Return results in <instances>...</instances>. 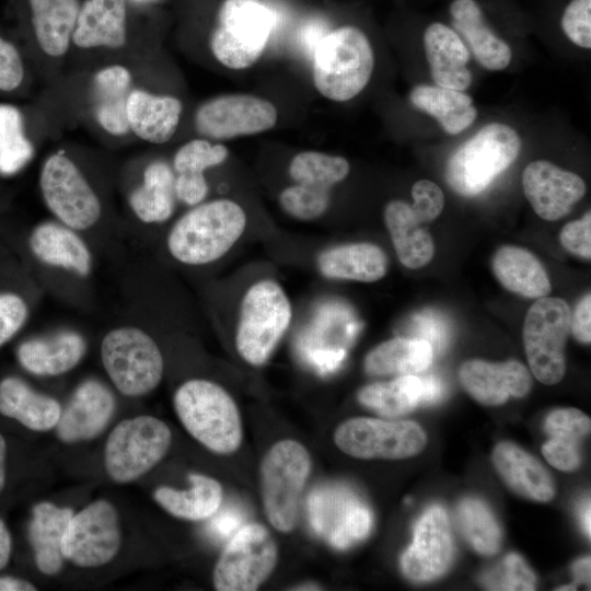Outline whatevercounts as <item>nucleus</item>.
Segmentation results:
<instances>
[{
  "label": "nucleus",
  "mask_w": 591,
  "mask_h": 591,
  "mask_svg": "<svg viewBox=\"0 0 591 591\" xmlns=\"http://www.w3.org/2000/svg\"><path fill=\"white\" fill-rule=\"evenodd\" d=\"M30 247L45 265L61 268L80 277L92 269V255L78 231L60 223L47 221L31 233Z\"/></svg>",
  "instance_id": "a878e982"
},
{
  "label": "nucleus",
  "mask_w": 591,
  "mask_h": 591,
  "mask_svg": "<svg viewBox=\"0 0 591 591\" xmlns=\"http://www.w3.org/2000/svg\"><path fill=\"white\" fill-rule=\"evenodd\" d=\"M188 489L161 486L153 493L154 500L170 514L185 520L199 521L212 517L222 502L220 483L202 474L188 476Z\"/></svg>",
  "instance_id": "e433bc0d"
},
{
  "label": "nucleus",
  "mask_w": 591,
  "mask_h": 591,
  "mask_svg": "<svg viewBox=\"0 0 591 591\" xmlns=\"http://www.w3.org/2000/svg\"><path fill=\"white\" fill-rule=\"evenodd\" d=\"M424 46L437 85L457 91L471 85L472 74L466 67L470 51L455 31L442 23H432L425 31Z\"/></svg>",
  "instance_id": "bb28decb"
},
{
  "label": "nucleus",
  "mask_w": 591,
  "mask_h": 591,
  "mask_svg": "<svg viewBox=\"0 0 591 591\" xmlns=\"http://www.w3.org/2000/svg\"><path fill=\"white\" fill-rule=\"evenodd\" d=\"M302 588H298L297 590H320L321 588L313 583H305L301 586Z\"/></svg>",
  "instance_id": "0e129e2a"
},
{
  "label": "nucleus",
  "mask_w": 591,
  "mask_h": 591,
  "mask_svg": "<svg viewBox=\"0 0 591 591\" xmlns=\"http://www.w3.org/2000/svg\"><path fill=\"white\" fill-rule=\"evenodd\" d=\"M374 54L366 34L346 25L326 32L312 49V79L316 91L335 102L357 96L368 84Z\"/></svg>",
  "instance_id": "f03ea898"
},
{
  "label": "nucleus",
  "mask_w": 591,
  "mask_h": 591,
  "mask_svg": "<svg viewBox=\"0 0 591 591\" xmlns=\"http://www.w3.org/2000/svg\"><path fill=\"white\" fill-rule=\"evenodd\" d=\"M242 512L234 507L221 511L211 522V531L219 538L231 537L242 525Z\"/></svg>",
  "instance_id": "4d7b16f0"
},
{
  "label": "nucleus",
  "mask_w": 591,
  "mask_h": 591,
  "mask_svg": "<svg viewBox=\"0 0 591 591\" xmlns=\"http://www.w3.org/2000/svg\"><path fill=\"white\" fill-rule=\"evenodd\" d=\"M278 119L276 106L252 94H222L201 103L194 114L196 132L211 141L231 140L271 129Z\"/></svg>",
  "instance_id": "4468645a"
},
{
  "label": "nucleus",
  "mask_w": 591,
  "mask_h": 591,
  "mask_svg": "<svg viewBox=\"0 0 591 591\" xmlns=\"http://www.w3.org/2000/svg\"><path fill=\"white\" fill-rule=\"evenodd\" d=\"M120 542L117 511L100 499L72 514L62 540V555L79 567H100L116 556Z\"/></svg>",
  "instance_id": "f3484780"
},
{
  "label": "nucleus",
  "mask_w": 591,
  "mask_h": 591,
  "mask_svg": "<svg viewBox=\"0 0 591 591\" xmlns=\"http://www.w3.org/2000/svg\"><path fill=\"white\" fill-rule=\"evenodd\" d=\"M384 222L399 262L407 268L427 265L434 254V243L412 206L392 200L384 208Z\"/></svg>",
  "instance_id": "72a5a7b5"
},
{
  "label": "nucleus",
  "mask_w": 591,
  "mask_h": 591,
  "mask_svg": "<svg viewBox=\"0 0 591 591\" xmlns=\"http://www.w3.org/2000/svg\"><path fill=\"white\" fill-rule=\"evenodd\" d=\"M22 112L14 105L0 104V173L14 174L33 158Z\"/></svg>",
  "instance_id": "ea45409f"
},
{
  "label": "nucleus",
  "mask_w": 591,
  "mask_h": 591,
  "mask_svg": "<svg viewBox=\"0 0 591 591\" xmlns=\"http://www.w3.org/2000/svg\"><path fill=\"white\" fill-rule=\"evenodd\" d=\"M570 321L569 304L554 297L540 298L525 315V355L532 373L544 384H556L565 375V347L570 333Z\"/></svg>",
  "instance_id": "9b49d317"
},
{
  "label": "nucleus",
  "mask_w": 591,
  "mask_h": 591,
  "mask_svg": "<svg viewBox=\"0 0 591 591\" xmlns=\"http://www.w3.org/2000/svg\"><path fill=\"white\" fill-rule=\"evenodd\" d=\"M334 441L344 453L357 459L399 460L419 453L427 436L410 420L356 417L337 427Z\"/></svg>",
  "instance_id": "ddd939ff"
},
{
  "label": "nucleus",
  "mask_w": 591,
  "mask_h": 591,
  "mask_svg": "<svg viewBox=\"0 0 591 591\" xmlns=\"http://www.w3.org/2000/svg\"><path fill=\"white\" fill-rule=\"evenodd\" d=\"M453 555L449 517L441 506H432L415 524L413 542L401 557V568L412 581H430L448 570Z\"/></svg>",
  "instance_id": "a211bd4d"
},
{
  "label": "nucleus",
  "mask_w": 591,
  "mask_h": 591,
  "mask_svg": "<svg viewBox=\"0 0 591 591\" xmlns=\"http://www.w3.org/2000/svg\"><path fill=\"white\" fill-rule=\"evenodd\" d=\"M278 548L270 532L259 523L242 525L224 546L213 569L218 591H254L271 575Z\"/></svg>",
  "instance_id": "f8f14e48"
},
{
  "label": "nucleus",
  "mask_w": 591,
  "mask_h": 591,
  "mask_svg": "<svg viewBox=\"0 0 591 591\" xmlns=\"http://www.w3.org/2000/svg\"><path fill=\"white\" fill-rule=\"evenodd\" d=\"M579 517L584 533L590 537L591 523H590V500L587 498L579 507Z\"/></svg>",
  "instance_id": "680f3d73"
},
{
  "label": "nucleus",
  "mask_w": 591,
  "mask_h": 591,
  "mask_svg": "<svg viewBox=\"0 0 591 591\" xmlns=\"http://www.w3.org/2000/svg\"><path fill=\"white\" fill-rule=\"evenodd\" d=\"M82 0H11L20 34L42 57L60 59L72 47Z\"/></svg>",
  "instance_id": "dca6fc26"
},
{
  "label": "nucleus",
  "mask_w": 591,
  "mask_h": 591,
  "mask_svg": "<svg viewBox=\"0 0 591 591\" xmlns=\"http://www.w3.org/2000/svg\"><path fill=\"white\" fill-rule=\"evenodd\" d=\"M491 459L502 479L519 495L542 502L554 497V482L546 468L517 444H497Z\"/></svg>",
  "instance_id": "c85d7f7f"
},
{
  "label": "nucleus",
  "mask_w": 591,
  "mask_h": 591,
  "mask_svg": "<svg viewBox=\"0 0 591 591\" xmlns=\"http://www.w3.org/2000/svg\"><path fill=\"white\" fill-rule=\"evenodd\" d=\"M72 514L70 508L51 502H39L33 508L28 535L36 566L44 575L54 576L62 568V540Z\"/></svg>",
  "instance_id": "c9c22d12"
},
{
  "label": "nucleus",
  "mask_w": 591,
  "mask_h": 591,
  "mask_svg": "<svg viewBox=\"0 0 591 591\" xmlns=\"http://www.w3.org/2000/svg\"><path fill=\"white\" fill-rule=\"evenodd\" d=\"M174 189L176 199L188 206L202 202L209 192L205 174H174Z\"/></svg>",
  "instance_id": "5fc2aeb1"
},
{
  "label": "nucleus",
  "mask_w": 591,
  "mask_h": 591,
  "mask_svg": "<svg viewBox=\"0 0 591 591\" xmlns=\"http://www.w3.org/2000/svg\"><path fill=\"white\" fill-rule=\"evenodd\" d=\"M409 100L416 108L434 117L450 135L466 129L477 116L471 96L449 88L416 85L410 91Z\"/></svg>",
  "instance_id": "58836bf2"
},
{
  "label": "nucleus",
  "mask_w": 591,
  "mask_h": 591,
  "mask_svg": "<svg viewBox=\"0 0 591 591\" xmlns=\"http://www.w3.org/2000/svg\"><path fill=\"white\" fill-rule=\"evenodd\" d=\"M442 394L443 386L439 379L405 374L392 381L363 386L358 392V399L379 415L392 418L403 416L421 404L434 403Z\"/></svg>",
  "instance_id": "393cba45"
},
{
  "label": "nucleus",
  "mask_w": 591,
  "mask_h": 591,
  "mask_svg": "<svg viewBox=\"0 0 591 591\" xmlns=\"http://www.w3.org/2000/svg\"><path fill=\"white\" fill-rule=\"evenodd\" d=\"M450 13L454 28L464 37L480 66L493 71L508 67L511 49L487 26L476 1L454 0Z\"/></svg>",
  "instance_id": "7c9ffc66"
},
{
  "label": "nucleus",
  "mask_w": 591,
  "mask_h": 591,
  "mask_svg": "<svg viewBox=\"0 0 591 591\" xmlns=\"http://www.w3.org/2000/svg\"><path fill=\"white\" fill-rule=\"evenodd\" d=\"M150 0H130V2H135V3H144V2H148Z\"/></svg>",
  "instance_id": "69168bd1"
},
{
  "label": "nucleus",
  "mask_w": 591,
  "mask_h": 591,
  "mask_svg": "<svg viewBox=\"0 0 591 591\" xmlns=\"http://www.w3.org/2000/svg\"><path fill=\"white\" fill-rule=\"evenodd\" d=\"M183 109L182 101L172 94L134 86L126 105L129 134L143 142L166 143L178 129Z\"/></svg>",
  "instance_id": "b1692460"
},
{
  "label": "nucleus",
  "mask_w": 591,
  "mask_h": 591,
  "mask_svg": "<svg viewBox=\"0 0 591 591\" xmlns=\"http://www.w3.org/2000/svg\"><path fill=\"white\" fill-rule=\"evenodd\" d=\"M491 268L497 280L509 291L529 299L547 297L552 290L548 274L529 250L505 245L496 251Z\"/></svg>",
  "instance_id": "2f4dec72"
},
{
  "label": "nucleus",
  "mask_w": 591,
  "mask_h": 591,
  "mask_svg": "<svg viewBox=\"0 0 591 591\" xmlns=\"http://www.w3.org/2000/svg\"><path fill=\"white\" fill-rule=\"evenodd\" d=\"M464 390L478 403L497 406L510 396L523 397L532 386L529 370L515 360L488 362L479 359L465 361L459 370Z\"/></svg>",
  "instance_id": "5701e85b"
},
{
  "label": "nucleus",
  "mask_w": 591,
  "mask_h": 591,
  "mask_svg": "<svg viewBox=\"0 0 591 591\" xmlns=\"http://www.w3.org/2000/svg\"><path fill=\"white\" fill-rule=\"evenodd\" d=\"M521 139L510 126L493 123L462 143L445 164L448 185L462 196H476L518 158Z\"/></svg>",
  "instance_id": "39448f33"
},
{
  "label": "nucleus",
  "mask_w": 591,
  "mask_h": 591,
  "mask_svg": "<svg viewBox=\"0 0 591 591\" xmlns=\"http://www.w3.org/2000/svg\"><path fill=\"white\" fill-rule=\"evenodd\" d=\"M292 318L290 300L275 280L263 279L245 292L235 334L241 358L258 367L264 364L287 332Z\"/></svg>",
  "instance_id": "423d86ee"
},
{
  "label": "nucleus",
  "mask_w": 591,
  "mask_h": 591,
  "mask_svg": "<svg viewBox=\"0 0 591 591\" xmlns=\"http://www.w3.org/2000/svg\"><path fill=\"white\" fill-rule=\"evenodd\" d=\"M175 412L188 433L217 454H231L242 442V421L231 395L219 384L192 379L174 394Z\"/></svg>",
  "instance_id": "7ed1b4c3"
},
{
  "label": "nucleus",
  "mask_w": 591,
  "mask_h": 591,
  "mask_svg": "<svg viewBox=\"0 0 591 591\" xmlns=\"http://www.w3.org/2000/svg\"><path fill=\"white\" fill-rule=\"evenodd\" d=\"M174 181L173 169L165 161L147 164L141 183L128 197L131 211L141 222L162 223L172 217L176 202Z\"/></svg>",
  "instance_id": "f704fd0d"
},
{
  "label": "nucleus",
  "mask_w": 591,
  "mask_h": 591,
  "mask_svg": "<svg viewBox=\"0 0 591 591\" xmlns=\"http://www.w3.org/2000/svg\"><path fill=\"white\" fill-rule=\"evenodd\" d=\"M544 429L549 437L579 443L589 434L591 421L589 416L577 408H558L548 414Z\"/></svg>",
  "instance_id": "de8ad7c7"
},
{
  "label": "nucleus",
  "mask_w": 591,
  "mask_h": 591,
  "mask_svg": "<svg viewBox=\"0 0 591 591\" xmlns=\"http://www.w3.org/2000/svg\"><path fill=\"white\" fill-rule=\"evenodd\" d=\"M172 442L167 425L153 416L124 419L105 444V468L116 483H130L154 467Z\"/></svg>",
  "instance_id": "9d476101"
},
{
  "label": "nucleus",
  "mask_w": 591,
  "mask_h": 591,
  "mask_svg": "<svg viewBox=\"0 0 591 591\" xmlns=\"http://www.w3.org/2000/svg\"><path fill=\"white\" fill-rule=\"evenodd\" d=\"M570 331L573 337L582 343L591 341V296L588 292L576 305L573 314L571 313Z\"/></svg>",
  "instance_id": "6e6d98bb"
},
{
  "label": "nucleus",
  "mask_w": 591,
  "mask_h": 591,
  "mask_svg": "<svg viewBox=\"0 0 591 591\" xmlns=\"http://www.w3.org/2000/svg\"><path fill=\"white\" fill-rule=\"evenodd\" d=\"M85 351L86 343L81 334L61 331L24 341L18 349V359L32 374L56 376L77 367Z\"/></svg>",
  "instance_id": "cd10ccee"
},
{
  "label": "nucleus",
  "mask_w": 591,
  "mask_h": 591,
  "mask_svg": "<svg viewBox=\"0 0 591 591\" xmlns=\"http://www.w3.org/2000/svg\"><path fill=\"white\" fill-rule=\"evenodd\" d=\"M61 409L57 399L36 392L19 378L9 376L0 382V414L31 430L56 428Z\"/></svg>",
  "instance_id": "473e14b6"
},
{
  "label": "nucleus",
  "mask_w": 591,
  "mask_h": 591,
  "mask_svg": "<svg viewBox=\"0 0 591 591\" xmlns=\"http://www.w3.org/2000/svg\"><path fill=\"white\" fill-rule=\"evenodd\" d=\"M115 397L97 380L80 383L72 393L56 426L59 439L67 443L91 440L108 425L115 412Z\"/></svg>",
  "instance_id": "4be33fe9"
},
{
  "label": "nucleus",
  "mask_w": 591,
  "mask_h": 591,
  "mask_svg": "<svg viewBox=\"0 0 591 591\" xmlns=\"http://www.w3.org/2000/svg\"><path fill=\"white\" fill-rule=\"evenodd\" d=\"M561 246L584 259L591 258V215L588 211L580 220L567 223L560 231Z\"/></svg>",
  "instance_id": "603ef678"
},
{
  "label": "nucleus",
  "mask_w": 591,
  "mask_h": 591,
  "mask_svg": "<svg viewBox=\"0 0 591 591\" xmlns=\"http://www.w3.org/2000/svg\"><path fill=\"white\" fill-rule=\"evenodd\" d=\"M27 76L23 49L0 28V95H13L22 91Z\"/></svg>",
  "instance_id": "49530a36"
},
{
  "label": "nucleus",
  "mask_w": 591,
  "mask_h": 591,
  "mask_svg": "<svg viewBox=\"0 0 591 591\" xmlns=\"http://www.w3.org/2000/svg\"><path fill=\"white\" fill-rule=\"evenodd\" d=\"M27 314V305L20 296L0 293V347L20 331Z\"/></svg>",
  "instance_id": "3c124183"
},
{
  "label": "nucleus",
  "mask_w": 591,
  "mask_h": 591,
  "mask_svg": "<svg viewBox=\"0 0 591 591\" xmlns=\"http://www.w3.org/2000/svg\"><path fill=\"white\" fill-rule=\"evenodd\" d=\"M522 185L533 210L548 221L568 215L587 190L579 175L545 160L528 164L522 175Z\"/></svg>",
  "instance_id": "6ab92c4d"
},
{
  "label": "nucleus",
  "mask_w": 591,
  "mask_h": 591,
  "mask_svg": "<svg viewBox=\"0 0 591 591\" xmlns=\"http://www.w3.org/2000/svg\"><path fill=\"white\" fill-rule=\"evenodd\" d=\"M130 0H82L72 35L81 50H119L130 35Z\"/></svg>",
  "instance_id": "aec40b11"
},
{
  "label": "nucleus",
  "mask_w": 591,
  "mask_h": 591,
  "mask_svg": "<svg viewBox=\"0 0 591 591\" xmlns=\"http://www.w3.org/2000/svg\"><path fill=\"white\" fill-rule=\"evenodd\" d=\"M276 24V13L259 0H223L209 36L210 51L228 69H246L265 51Z\"/></svg>",
  "instance_id": "20e7f679"
},
{
  "label": "nucleus",
  "mask_w": 591,
  "mask_h": 591,
  "mask_svg": "<svg viewBox=\"0 0 591 591\" xmlns=\"http://www.w3.org/2000/svg\"><path fill=\"white\" fill-rule=\"evenodd\" d=\"M310 471V454L296 440L276 442L263 457L260 487L264 511L278 531L287 533L294 528Z\"/></svg>",
  "instance_id": "0eeeda50"
},
{
  "label": "nucleus",
  "mask_w": 591,
  "mask_h": 591,
  "mask_svg": "<svg viewBox=\"0 0 591 591\" xmlns=\"http://www.w3.org/2000/svg\"><path fill=\"white\" fill-rule=\"evenodd\" d=\"M131 69L119 62L97 68L89 83V107L92 119L103 134L113 138L129 136L126 105L135 86Z\"/></svg>",
  "instance_id": "412c9836"
},
{
  "label": "nucleus",
  "mask_w": 591,
  "mask_h": 591,
  "mask_svg": "<svg viewBox=\"0 0 591 591\" xmlns=\"http://www.w3.org/2000/svg\"><path fill=\"white\" fill-rule=\"evenodd\" d=\"M542 453L555 468L564 472L576 470L580 464L578 443L551 437L543 447Z\"/></svg>",
  "instance_id": "864d4df0"
},
{
  "label": "nucleus",
  "mask_w": 591,
  "mask_h": 591,
  "mask_svg": "<svg viewBox=\"0 0 591 591\" xmlns=\"http://www.w3.org/2000/svg\"><path fill=\"white\" fill-rule=\"evenodd\" d=\"M590 557H583L581 559L576 560L572 564V573L575 576L576 583H590Z\"/></svg>",
  "instance_id": "bf43d9fd"
},
{
  "label": "nucleus",
  "mask_w": 591,
  "mask_h": 591,
  "mask_svg": "<svg viewBox=\"0 0 591 591\" xmlns=\"http://www.w3.org/2000/svg\"><path fill=\"white\" fill-rule=\"evenodd\" d=\"M229 157V149L205 138H195L182 144L173 157L174 174L201 175L208 169L222 164Z\"/></svg>",
  "instance_id": "37998d69"
},
{
  "label": "nucleus",
  "mask_w": 591,
  "mask_h": 591,
  "mask_svg": "<svg viewBox=\"0 0 591 591\" xmlns=\"http://www.w3.org/2000/svg\"><path fill=\"white\" fill-rule=\"evenodd\" d=\"M412 209L421 223L434 220L444 207V195L431 181H417L412 187Z\"/></svg>",
  "instance_id": "8fccbe9b"
},
{
  "label": "nucleus",
  "mask_w": 591,
  "mask_h": 591,
  "mask_svg": "<svg viewBox=\"0 0 591 591\" xmlns=\"http://www.w3.org/2000/svg\"><path fill=\"white\" fill-rule=\"evenodd\" d=\"M279 205L290 217L312 221L322 217L329 206V189L294 183L281 190Z\"/></svg>",
  "instance_id": "c03bdc74"
},
{
  "label": "nucleus",
  "mask_w": 591,
  "mask_h": 591,
  "mask_svg": "<svg viewBox=\"0 0 591 591\" xmlns=\"http://www.w3.org/2000/svg\"><path fill=\"white\" fill-rule=\"evenodd\" d=\"M482 583L490 590H534L535 576L524 560L514 553L507 555L497 566L485 571Z\"/></svg>",
  "instance_id": "a18cd8bd"
},
{
  "label": "nucleus",
  "mask_w": 591,
  "mask_h": 591,
  "mask_svg": "<svg viewBox=\"0 0 591 591\" xmlns=\"http://www.w3.org/2000/svg\"><path fill=\"white\" fill-rule=\"evenodd\" d=\"M561 27L576 45L591 47V0H571L566 7Z\"/></svg>",
  "instance_id": "09e8293b"
},
{
  "label": "nucleus",
  "mask_w": 591,
  "mask_h": 591,
  "mask_svg": "<svg viewBox=\"0 0 591 591\" xmlns=\"http://www.w3.org/2000/svg\"><path fill=\"white\" fill-rule=\"evenodd\" d=\"M246 213L234 200L213 199L193 206L171 228L166 245L177 262L200 266L224 256L240 240Z\"/></svg>",
  "instance_id": "f257e3e1"
},
{
  "label": "nucleus",
  "mask_w": 591,
  "mask_h": 591,
  "mask_svg": "<svg viewBox=\"0 0 591 591\" xmlns=\"http://www.w3.org/2000/svg\"><path fill=\"white\" fill-rule=\"evenodd\" d=\"M316 265L321 275L329 279L373 282L385 276L387 257L380 246L361 242L323 251Z\"/></svg>",
  "instance_id": "c756f323"
},
{
  "label": "nucleus",
  "mask_w": 591,
  "mask_h": 591,
  "mask_svg": "<svg viewBox=\"0 0 591 591\" xmlns=\"http://www.w3.org/2000/svg\"><path fill=\"white\" fill-rule=\"evenodd\" d=\"M38 183L44 204L58 222L83 231L101 219L99 195L77 162L63 150L45 159Z\"/></svg>",
  "instance_id": "1a4fd4ad"
},
{
  "label": "nucleus",
  "mask_w": 591,
  "mask_h": 591,
  "mask_svg": "<svg viewBox=\"0 0 591 591\" xmlns=\"http://www.w3.org/2000/svg\"><path fill=\"white\" fill-rule=\"evenodd\" d=\"M5 454L7 445L4 438L0 434V493L5 484Z\"/></svg>",
  "instance_id": "e2e57ef3"
},
{
  "label": "nucleus",
  "mask_w": 591,
  "mask_h": 591,
  "mask_svg": "<svg viewBox=\"0 0 591 591\" xmlns=\"http://www.w3.org/2000/svg\"><path fill=\"white\" fill-rule=\"evenodd\" d=\"M12 551V540L10 532L0 518V569L7 566Z\"/></svg>",
  "instance_id": "13d9d810"
},
{
  "label": "nucleus",
  "mask_w": 591,
  "mask_h": 591,
  "mask_svg": "<svg viewBox=\"0 0 591 591\" xmlns=\"http://www.w3.org/2000/svg\"><path fill=\"white\" fill-rule=\"evenodd\" d=\"M349 171L350 165L345 158L314 150L297 153L288 166L294 183L325 189L344 181Z\"/></svg>",
  "instance_id": "79ce46f5"
},
{
  "label": "nucleus",
  "mask_w": 591,
  "mask_h": 591,
  "mask_svg": "<svg viewBox=\"0 0 591 591\" xmlns=\"http://www.w3.org/2000/svg\"><path fill=\"white\" fill-rule=\"evenodd\" d=\"M459 528L479 554L494 555L501 543V531L490 509L479 499L466 498L456 509Z\"/></svg>",
  "instance_id": "a19ab883"
},
{
  "label": "nucleus",
  "mask_w": 591,
  "mask_h": 591,
  "mask_svg": "<svg viewBox=\"0 0 591 591\" xmlns=\"http://www.w3.org/2000/svg\"><path fill=\"white\" fill-rule=\"evenodd\" d=\"M313 530L338 549L364 540L372 526V513L357 493L340 485L315 489L308 500Z\"/></svg>",
  "instance_id": "2eb2a0df"
},
{
  "label": "nucleus",
  "mask_w": 591,
  "mask_h": 591,
  "mask_svg": "<svg viewBox=\"0 0 591 591\" xmlns=\"http://www.w3.org/2000/svg\"><path fill=\"white\" fill-rule=\"evenodd\" d=\"M432 358L433 348L427 340L396 337L368 352L364 370L371 375L415 374L427 369Z\"/></svg>",
  "instance_id": "4c0bfd02"
},
{
  "label": "nucleus",
  "mask_w": 591,
  "mask_h": 591,
  "mask_svg": "<svg viewBox=\"0 0 591 591\" xmlns=\"http://www.w3.org/2000/svg\"><path fill=\"white\" fill-rule=\"evenodd\" d=\"M36 588L26 580L1 577L0 578V591H34Z\"/></svg>",
  "instance_id": "052dcab7"
},
{
  "label": "nucleus",
  "mask_w": 591,
  "mask_h": 591,
  "mask_svg": "<svg viewBox=\"0 0 591 591\" xmlns=\"http://www.w3.org/2000/svg\"><path fill=\"white\" fill-rule=\"evenodd\" d=\"M101 358L112 383L126 396L152 392L163 376L164 360L158 344L136 326L109 331L101 344Z\"/></svg>",
  "instance_id": "6e6552de"
}]
</instances>
